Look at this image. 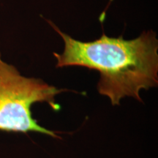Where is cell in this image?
Here are the masks:
<instances>
[{"mask_svg": "<svg viewBox=\"0 0 158 158\" xmlns=\"http://www.w3.org/2000/svg\"><path fill=\"white\" fill-rule=\"evenodd\" d=\"M50 24L64 43L62 54L54 53L56 68L80 66L100 73L97 87L113 106L131 97L143 102L141 90L158 84V40L152 30L143 31L133 40L102 34L98 40L82 42L65 34L51 21Z\"/></svg>", "mask_w": 158, "mask_h": 158, "instance_id": "1", "label": "cell"}, {"mask_svg": "<svg viewBox=\"0 0 158 158\" xmlns=\"http://www.w3.org/2000/svg\"><path fill=\"white\" fill-rule=\"evenodd\" d=\"M67 91L40 78L21 76L15 67L4 62L0 52V131L35 132L58 138L54 132L40 125L32 117L31 108L36 102H46L58 111L61 106L56 96Z\"/></svg>", "mask_w": 158, "mask_h": 158, "instance_id": "2", "label": "cell"}]
</instances>
